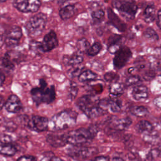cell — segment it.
<instances>
[{"mask_svg":"<svg viewBox=\"0 0 161 161\" xmlns=\"http://www.w3.org/2000/svg\"><path fill=\"white\" fill-rule=\"evenodd\" d=\"M113 66L114 69L119 70L124 67L132 57L130 48L126 46L121 45L114 54Z\"/></svg>","mask_w":161,"mask_h":161,"instance_id":"cell-9","label":"cell"},{"mask_svg":"<svg viewBox=\"0 0 161 161\" xmlns=\"http://www.w3.org/2000/svg\"><path fill=\"white\" fill-rule=\"evenodd\" d=\"M97 152L95 147H88L86 146H71L66 150L67 155L75 160H86Z\"/></svg>","mask_w":161,"mask_h":161,"instance_id":"cell-8","label":"cell"},{"mask_svg":"<svg viewBox=\"0 0 161 161\" xmlns=\"http://www.w3.org/2000/svg\"><path fill=\"white\" fill-rule=\"evenodd\" d=\"M92 19L95 23H101L103 21L105 17V12L104 10L99 9L93 11L91 14Z\"/></svg>","mask_w":161,"mask_h":161,"instance_id":"cell-30","label":"cell"},{"mask_svg":"<svg viewBox=\"0 0 161 161\" xmlns=\"http://www.w3.org/2000/svg\"><path fill=\"white\" fill-rule=\"evenodd\" d=\"M131 95L136 101H143L148 97V89L144 85H138L133 88Z\"/></svg>","mask_w":161,"mask_h":161,"instance_id":"cell-19","label":"cell"},{"mask_svg":"<svg viewBox=\"0 0 161 161\" xmlns=\"http://www.w3.org/2000/svg\"><path fill=\"white\" fill-rule=\"evenodd\" d=\"M101 49H102V45L99 42H96L89 47V48H88V50L86 51V53L89 56L94 57L97 55L100 52Z\"/></svg>","mask_w":161,"mask_h":161,"instance_id":"cell-29","label":"cell"},{"mask_svg":"<svg viewBox=\"0 0 161 161\" xmlns=\"http://www.w3.org/2000/svg\"><path fill=\"white\" fill-rule=\"evenodd\" d=\"M6 36V32L4 28L0 25V48L2 47L3 44L4 43Z\"/></svg>","mask_w":161,"mask_h":161,"instance_id":"cell-41","label":"cell"},{"mask_svg":"<svg viewBox=\"0 0 161 161\" xmlns=\"http://www.w3.org/2000/svg\"><path fill=\"white\" fill-rule=\"evenodd\" d=\"M4 98L1 96H0V110L2 109L3 107L4 106Z\"/></svg>","mask_w":161,"mask_h":161,"instance_id":"cell-47","label":"cell"},{"mask_svg":"<svg viewBox=\"0 0 161 161\" xmlns=\"http://www.w3.org/2000/svg\"><path fill=\"white\" fill-rule=\"evenodd\" d=\"M58 45V41L56 33L53 30H50L43 37L42 42H40V49L42 53L48 52Z\"/></svg>","mask_w":161,"mask_h":161,"instance_id":"cell-12","label":"cell"},{"mask_svg":"<svg viewBox=\"0 0 161 161\" xmlns=\"http://www.w3.org/2000/svg\"><path fill=\"white\" fill-rule=\"evenodd\" d=\"M130 113L137 117H144L148 114L149 111L148 108L144 106H136L130 109Z\"/></svg>","mask_w":161,"mask_h":161,"instance_id":"cell-28","label":"cell"},{"mask_svg":"<svg viewBox=\"0 0 161 161\" xmlns=\"http://www.w3.org/2000/svg\"><path fill=\"white\" fill-rule=\"evenodd\" d=\"M154 105L158 109L160 108L161 107V97H160V96H157L154 99H153V101Z\"/></svg>","mask_w":161,"mask_h":161,"instance_id":"cell-45","label":"cell"},{"mask_svg":"<svg viewBox=\"0 0 161 161\" xmlns=\"http://www.w3.org/2000/svg\"><path fill=\"white\" fill-rule=\"evenodd\" d=\"M99 106L104 110L109 109L113 113H118L122 107V102L118 98L106 97L99 99Z\"/></svg>","mask_w":161,"mask_h":161,"instance_id":"cell-13","label":"cell"},{"mask_svg":"<svg viewBox=\"0 0 161 161\" xmlns=\"http://www.w3.org/2000/svg\"><path fill=\"white\" fill-rule=\"evenodd\" d=\"M104 79L106 82H111L112 84L118 82L119 79V76L114 72H108L104 75Z\"/></svg>","mask_w":161,"mask_h":161,"instance_id":"cell-34","label":"cell"},{"mask_svg":"<svg viewBox=\"0 0 161 161\" xmlns=\"http://www.w3.org/2000/svg\"><path fill=\"white\" fill-rule=\"evenodd\" d=\"M155 7L154 4H148L143 12V18L146 23H152L155 19Z\"/></svg>","mask_w":161,"mask_h":161,"instance_id":"cell-24","label":"cell"},{"mask_svg":"<svg viewBox=\"0 0 161 161\" xmlns=\"http://www.w3.org/2000/svg\"><path fill=\"white\" fill-rule=\"evenodd\" d=\"M77 113L72 109H66L54 114L51 119L52 128L55 131L67 129L76 123Z\"/></svg>","mask_w":161,"mask_h":161,"instance_id":"cell-4","label":"cell"},{"mask_svg":"<svg viewBox=\"0 0 161 161\" xmlns=\"http://www.w3.org/2000/svg\"><path fill=\"white\" fill-rule=\"evenodd\" d=\"M5 126L6 130H8L9 131H13L16 129V125L13 122H7L6 126Z\"/></svg>","mask_w":161,"mask_h":161,"instance_id":"cell-42","label":"cell"},{"mask_svg":"<svg viewBox=\"0 0 161 161\" xmlns=\"http://www.w3.org/2000/svg\"><path fill=\"white\" fill-rule=\"evenodd\" d=\"M89 161H109V158L106 156H97Z\"/></svg>","mask_w":161,"mask_h":161,"instance_id":"cell-43","label":"cell"},{"mask_svg":"<svg viewBox=\"0 0 161 161\" xmlns=\"http://www.w3.org/2000/svg\"><path fill=\"white\" fill-rule=\"evenodd\" d=\"M99 98L93 94L81 96L76 102L77 108L89 118H96L106 114V111L99 106Z\"/></svg>","mask_w":161,"mask_h":161,"instance_id":"cell-1","label":"cell"},{"mask_svg":"<svg viewBox=\"0 0 161 161\" xmlns=\"http://www.w3.org/2000/svg\"><path fill=\"white\" fill-rule=\"evenodd\" d=\"M18 150L17 148L14 145H13L12 143H0V154L8 156V157H11L14 155Z\"/></svg>","mask_w":161,"mask_h":161,"instance_id":"cell-22","label":"cell"},{"mask_svg":"<svg viewBox=\"0 0 161 161\" xmlns=\"http://www.w3.org/2000/svg\"><path fill=\"white\" fill-rule=\"evenodd\" d=\"M97 131V128L92 126L88 128H79L72 130L66 133L67 143L72 146H84L94 139Z\"/></svg>","mask_w":161,"mask_h":161,"instance_id":"cell-3","label":"cell"},{"mask_svg":"<svg viewBox=\"0 0 161 161\" xmlns=\"http://www.w3.org/2000/svg\"><path fill=\"white\" fill-rule=\"evenodd\" d=\"M4 106L6 110L11 113H19L23 108V106L20 99L15 94L10 95L5 102Z\"/></svg>","mask_w":161,"mask_h":161,"instance_id":"cell-14","label":"cell"},{"mask_svg":"<svg viewBox=\"0 0 161 161\" xmlns=\"http://www.w3.org/2000/svg\"><path fill=\"white\" fill-rule=\"evenodd\" d=\"M97 77V75L89 69L82 71L78 75V79L81 82H86L95 80Z\"/></svg>","mask_w":161,"mask_h":161,"instance_id":"cell-26","label":"cell"},{"mask_svg":"<svg viewBox=\"0 0 161 161\" xmlns=\"http://www.w3.org/2000/svg\"><path fill=\"white\" fill-rule=\"evenodd\" d=\"M47 142L52 147L55 148H60L67 144V135L62 134H48L46 137Z\"/></svg>","mask_w":161,"mask_h":161,"instance_id":"cell-15","label":"cell"},{"mask_svg":"<svg viewBox=\"0 0 161 161\" xmlns=\"http://www.w3.org/2000/svg\"><path fill=\"white\" fill-rule=\"evenodd\" d=\"M160 16H161V9L160 8L158 9V10L157 11V14H156V16H155V18H156V24L158 26V28L159 29H160Z\"/></svg>","mask_w":161,"mask_h":161,"instance_id":"cell-44","label":"cell"},{"mask_svg":"<svg viewBox=\"0 0 161 161\" xmlns=\"http://www.w3.org/2000/svg\"><path fill=\"white\" fill-rule=\"evenodd\" d=\"M159 155H160V151L158 149H153L149 152L147 156H148V159L151 160L155 157L157 158V157L159 156Z\"/></svg>","mask_w":161,"mask_h":161,"instance_id":"cell-39","label":"cell"},{"mask_svg":"<svg viewBox=\"0 0 161 161\" xmlns=\"http://www.w3.org/2000/svg\"><path fill=\"white\" fill-rule=\"evenodd\" d=\"M21 121L31 130L36 132L46 131L48 128L49 120L47 117L39 115H33L29 118L26 115H21Z\"/></svg>","mask_w":161,"mask_h":161,"instance_id":"cell-7","label":"cell"},{"mask_svg":"<svg viewBox=\"0 0 161 161\" xmlns=\"http://www.w3.org/2000/svg\"><path fill=\"white\" fill-rule=\"evenodd\" d=\"M142 81V79L137 75L131 74L125 80V85L126 86H131L136 85Z\"/></svg>","mask_w":161,"mask_h":161,"instance_id":"cell-33","label":"cell"},{"mask_svg":"<svg viewBox=\"0 0 161 161\" xmlns=\"http://www.w3.org/2000/svg\"><path fill=\"white\" fill-rule=\"evenodd\" d=\"M47 22V17L43 13H38L30 17L25 25L28 36L36 37L40 35L44 31Z\"/></svg>","mask_w":161,"mask_h":161,"instance_id":"cell-5","label":"cell"},{"mask_svg":"<svg viewBox=\"0 0 161 161\" xmlns=\"http://www.w3.org/2000/svg\"><path fill=\"white\" fill-rule=\"evenodd\" d=\"M6 1H0V3H5Z\"/></svg>","mask_w":161,"mask_h":161,"instance_id":"cell-49","label":"cell"},{"mask_svg":"<svg viewBox=\"0 0 161 161\" xmlns=\"http://www.w3.org/2000/svg\"><path fill=\"white\" fill-rule=\"evenodd\" d=\"M5 80V75L3 72V71H2L0 69V87H1L4 83Z\"/></svg>","mask_w":161,"mask_h":161,"instance_id":"cell-46","label":"cell"},{"mask_svg":"<svg viewBox=\"0 0 161 161\" xmlns=\"http://www.w3.org/2000/svg\"><path fill=\"white\" fill-rule=\"evenodd\" d=\"M136 130L141 133L148 134L153 131V125L147 120H141L136 125Z\"/></svg>","mask_w":161,"mask_h":161,"instance_id":"cell-25","label":"cell"},{"mask_svg":"<svg viewBox=\"0 0 161 161\" xmlns=\"http://www.w3.org/2000/svg\"><path fill=\"white\" fill-rule=\"evenodd\" d=\"M112 6L116 9L120 15L127 20L135 18L138 8L134 1H113Z\"/></svg>","mask_w":161,"mask_h":161,"instance_id":"cell-6","label":"cell"},{"mask_svg":"<svg viewBox=\"0 0 161 161\" xmlns=\"http://www.w3.org/2000/svg\"><path fill=\"white\" fill-rule=\"evenodd\" d=\"M41 4L38 0H18L13 2V6L22 13H35L40 8Z\"/></svg>","mask_w":161,"mask_h":161,"instance_id":"cell-10","label":"cell"},{"mask_svg":"<svg viewBox=\"0 0 161 161\" xmlns=\"http://www.w3.org/2000/svg\"><path fill=\"white\" fill-rule=\"evenodd\" d=\"M107 15L110 24L116 28L119 31L124 32L126 30V23L121 20L120 18L110 8H108L107 9Z\"/></svg>","mask_w":161,"mask_h":161,"instance_id":"cell-16","label":"cell"},{"mask_svg":"<svg viewBox=\"0 0 161 161\" xmlns=\"http://www.w3.org/2000/svg\"><path fill=\"white\" fill-rule=\"evenodd\" d=\"M131 123V119L129 117L116 118L111 120L110 123V127L116 131H123L127 129Z\"/></svg>","mask_w":161,"mask_h":161,"instance_id":"cell-17","label":"cell"},{"mask_svg":"<svg viewBox=\"0 0 161 161\" xmlns=\"http://www.w3.org/2000/svg\"><path fill=\"white\" fill-rule=\"evenodd\" d=\"M91 46L89 42L87 40V39L83 38L79 40L76 44V48L79 52H86L89 47Z\"/></svg>","mask_w":161,"mask_h":161,"instance_id":"cell-32","label":"cell"},{"mask_svg":"<svg viewBox=\"0 0 161 161\" xmlns=\"http://www.w3.org/2000/svg\"><path fill=\"white\" fill-rule=\"evenodd\" d=\"M78 93V87L76 83L71 82L68 91V97L71 100L73 101L75 99Z\"/></svg>","mask_w":161,"mask_h":161,"instance_id":"cell-35","label":"cell"},{"mask_svg":"<svg viewBox=\"0 0 161 161\" xmlns=\"http://www.w3.org/2000/svg\"><path fill=\"white\" fill-rule=\"evenodd\" d=\"M17 161H36V158L33 155H23L19 157Z\"/></svg>","mask_w":161,"mask_h":161,"instance_id":"cell-40","label":"cell"},{"mask_svg":"<svg viewBox=\"0 0 161 161\" xmlns=\"http://www.w3.org/2000/svg\"><path fill=\"white\" fill-rule=\"evenodd\" d=\"M112 161H125V160L122 158H121V157H113L112 158Z\"/></svg>","mask_w":161,"mask_h":161,"instance_id":"cell-48","label":"cell"},{"mask_svg":"<svg viewBox=\"0 0 161 161\" xmlns=\"http://www.w3.org/2000/svg\"><path fill=\"white\" fill-rule=\"evenodd\" d=\"M14 67L15 66L10 54L7 52L0 59V69L2 71L4 70L6 72H10L14 70Z\"/></svg>","mask_w":161,"mask_h":161,"instance_id":"cell-20","label":"cell"},{"mask_svg":"<svg viewBox=\"0 0 161 161\" xmlns=\"http://www.w3.org/2000/svg\"><path fill=\"white\" fill-rule=\"evenodd\" d=\"M30 50L33 52L35 53H41V49H40V42L38 41H31L29 44Z\"/></svg>","mask_w":161,"mask_h":161,"instance_id":"cell-37","label":"cell"},{"mask_svg":"<svg viewBox=\"0 0 161 161\" xmlns=\"http://www.w3.org/2000/svg\"><path fill=\"white\" fill-rule=\"evenodd\" d=\"M40 161H63L62 159L57 157L52 152H45Z\"/></svg>","mask_w":161,"mask_h":161,"instance_id":"cell-36","label":"cell"},{"mask_svg":"<svg viewBox=\"0 0 161 161\" xmlns=\"http://www.w3.org/2000/svg\"><path fill=\"white\" fill-rule=\"evenodd\" d=\"M143 36L147 39L153 41H157L159 38L156 31L151 27H148L147 28H146V30L143 31Z\"/></svg>","mask_w":161,"mask_h":161,"instance_id":"cell-31","label":"cell"},{"mask_svg":"<svg viewBox=\"0 0 161 161\" xmlns=\"http://www.w3.org/2000/svg\"><path fill=\"white\" fill-rule=\"evenodd\" d=\"M23 36L21 28L18 26H12L6 33L4 43L9 48L16 47Z\"/></svg>","mask_w":161,"mask_h":161,"instance_id":"cell-11","label":"cell"},{"mask_svg":"<svg viewBox=\"0 0 161 161\" xmlns=\"http://www.w3.org/2000/svg\"><path fill=\"white\" fill-rule=\"evenodd\" d=\"M83 60L84 58L80 53H74L65 57V64L69 66H76L80 64Z\"/></svg>","mask_w":161,"mask_h":161,"instance_id":"cell-27","label":"cell"},{"mask_svg":"<svg viewBox=\"0 0 161 161\" xmlns=\"http://www.w3.org/2000/svg\"><path fill=\"white\" fill-rule=\"evenodd\" d=\"M75 6L74 4H67L59 10V16L63 20H67L72 18L75 13Z\"/></svg>","mask_w":161,"mask_h":161,"instance_id":"cell-21","label":"cell"},{"mask_svg":"<svg viewBox=\"0 0 161 161\" xmlns=\"http://www.w3.org/2000/svg\"><path fill=\"white\" fill-rule=\"evenodd\" d=\"M31 98L36 106L41 104H50L56 97L55 86L53 85L48 87L46 80L43 79H39V86L33 87L30 91Z\"/></svg>","mask_w":161,"mask_h":161,"instance_id":"cell-2","label":"cell"},{"mask_svg":"<svg viewBox=\"0 0 161 161\" xmlns=\"http://www.w3.org/2000/svg\"><path fill=\"white\" fill-rule=\"evenodd\" d=\"M13 142V138L6 133H1L0 134V143H9Z\"/></svg>","mask_w":161,"mask_h":161,"instance_id":"cell-38","label":"cell"},{"mask_svg":"<svg viewBox=\"0 0 161 161\" xmlns=\"http://www.w3.org/2000/svg\"><path fill=\"white\" fill-rule=\"evenodd\" d=\"M122 36L118 34L110 35L108 40V50L111 54H114L121 47L122 42Z\"/></svg>","mask_w":161,"mask_h":161,"instance_id":"cell-18","label":"cell"},{"mask_svg":"<svg viewBox=\"0 0 161 161\" xmlns=\"http://www.w3.org/2000/svg\"><path fill=\"white\" fill-rule=\"evenodd\" d=\"M124 92V86L122 84L118 82L112 83L109 87V93L111 98H118L123 94Z\"/></svg>","mask_w":161,"mask_h":161,"instance_id":"cell-23","label":"cell"}]
</instances>
